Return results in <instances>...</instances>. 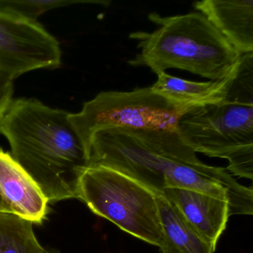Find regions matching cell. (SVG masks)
<instances>
[{"label":"cell","instance_id":"1","mask_svg":"<svg viewBox=\"0 0 253 253\" xmlns=\"http://www.w3.org/2000/svg\"><path fill=\"white\" fill-rule=\"evenodd\" d=\"M106 166L140 182L157 195L185 188L229 202V215L253 213V188L238 183L226 168L207 165L177 129L112 127L97 131L89 165Z\"/></svg>","mask_w":253,"mask_h":253},{"label":"cell","instance_id":"2","mask_svg":"<svg viewBox=\"0 0 253 253\" xmlns=\"http://www.w3.org/2000/svg\"><path fill=\"white\" fill-rule=\"evenodd\" d=\"M69 115L38 99L21 97L0 118V134L11 156L52 202L77 198L80 177L89 166Z\"/></svg>","mask_w":253,"mask_h":253},{"label":"cell","instance_id":"3","mask_svg":"<svg viewBox=\"0 0 253 253\" xmlns=\"http://www.w3.org/2000/svg\"><path fill=\"white\" fill-rule=\"evenodd\" d=\"M149 19L159 28L130 35L140 49L130 60L131 66H146L157 75L181 69L210 81L223 79L238 68L241 54L201 13L172 17L152 13Z\"/></svg>","mask_w":253,"mask_h":253},{"label":"cell","instance_id":"4","mask_svg":"<svg viewBox=\"0 0 253 253\" xmlns=\"http://www.w3.org/2000/svg\"><path fill=\"white\" fill-rule=\"evenodd\" d=\"M177 131L195 152L226 159L232 175L253 178V52L241 54L224 99L194 108Z\"/></svg>","mask_w":253,"mask_h":253},{"label":"cell","instance_id":"5","mask_svg":"<svg viewBox=\"0 0 253 253\" xmlns=\"http://www.w3.org/2000/svg\"><path fill=\"white\" fill-rule=\"evenodd\" d=\"M157 195L132 177L98 164L84 170L77 192V198L94 214L129 235L161 247L163 234Z\"/></svg>","mask_w":253,"mask_h":253},{"label":"cell","instance_id":"6","mask_svg":"<svg viewBox=\"0 0 253 253\" xmlns=\"http://www.w3.org/2000/svg\"><path fill=\"white\" fill-rule=\"evenodd\" d=\"M191 109L150 86L99 93L68 118L90 159V144L97 131L112 127L177 129L181 117Z\"/></svg>","mask_w":253,"mask_h":253},{"label":"cell","instance_id":"7","mask_svg":"<svg viewBox=\"0 0 253 253\" xmlns=\"http://www.w3.org/2000/svg\"><path fill=\"white\" fill-rule=\"evenodd\" d=\"M62 63L60 42L38 21L0 11V69L10 80Z\"/></svg>","mask_w":253,"mask_h":253},{"label":"cell","instance_id":"8","mask_svg":"<svg viewBox=\"0 0 253 253\" xmlns=\"http://www.w3.org/2000/svg\"><path fill=\"white\" fill-rule=\"evenodd\" d=\"M0 195L13 214L42 223L49 201L35 180L11 154L0 149Z\"/></svg>","mask_w":253,"mask_h":253},{"label":"cell","instance_id":"9","mask_svg":"<svg viewBox=\"0 0 253 253\" xmlns=\"http://www.w3.org/2000/svg\"><path fill=\"white\" fill-rule=\"evenodd\" d=\"M162 195L175 206L203 238L216 248L230 217L226 200L185 188H167Z\"/></svg>","mask_w":253,"mask_h":253},{"label":"cell","instance_id":"10","mask_svg":"<svg viewBox=\"0 0 253 253\" xmlns=\"http://www.w3.org/2000/svg\"><path fill=\"white\" fill-rule=\"evenodd\" d=\"M193 5L240 54L253 52V0H204Z\"/></svg>","mask_w":253,"mask_h":253},{"label":"cell","instance_id":"11","mask_svg":"<svg viewBox=\"0 0 253 253\" xmlns=\"http://www.w3.org/2000/svg\"><path fill=\"white\" fill-rule=\"evenodd\" d=\"M238 69V66L230 75L223 79L208 82L186 81L162 72L158 74V80L151 87L164 97L194 109L217 103L224 99L236 76Z\"/></svg>","mask_w":253,"mask_h":253},{"label":"cell","instance_id":"12","mask_svg":"<svg viewBox=\"0 0 253 253\" xmlns=\"http://www.w3.org/2000/svg\"><path fill=\"white\" fill-rule=\"evenodd\" d=\"M163 242L162 253H214L215 247L203 238L163 195H157Z\"/></svg>","mask_w":253,"mask_h":253},{"label":"cell","instance_id":"13","mask_svg":"<svg viewBox=\"0 0 253 253\" xmlns=\"http://www.w3.org/2000/svg\"><path fill=\"white\" fill-rule=\"evenodd\" d=\"M33 224L16 214L0 212V253H57L40 244Z\"/></svg>","mask_w":253,"mask_h":253},{"label":"cell","instance_id":"14","mask_svg":"<svg viewBox=\"0 0 253 253\" xmlns=\"http://www.w3.org/2000/svg\"><path fill=\"white\" fill-rule=\"evenodd\" d=\"M85 0H0V11L21 16L28 20L38 21L47 11L75 4L86 3Z\"/></svg>","mask_w":253,"mask_h":253},{"label":"cell","instance_id":"15","mask_svg":"<svg viewBox=\"0 0 253 253\" xmlns=\"http://www.w3.org/2000/svg\"><path fill=\"white\" fill-rule=\"evenodd\" d=\"M14 94V84L12 81H0V118L11 104Z\"/></svg>","mask_w":253,"mask_h":253},{"label":"cell","instance_id":"16","mask_svg":"<svg viewBox=\"0 0 253 253\" xmlns=\"http://www.w3.org/2000/svg\"><path fill=\"white\" fill-rule=\"evenodd\" d=\"M0 212L11 213V209L5 204V201L0 195Z\"/></svg>","mask_w":253,"mask_h":253}]
</instances>
